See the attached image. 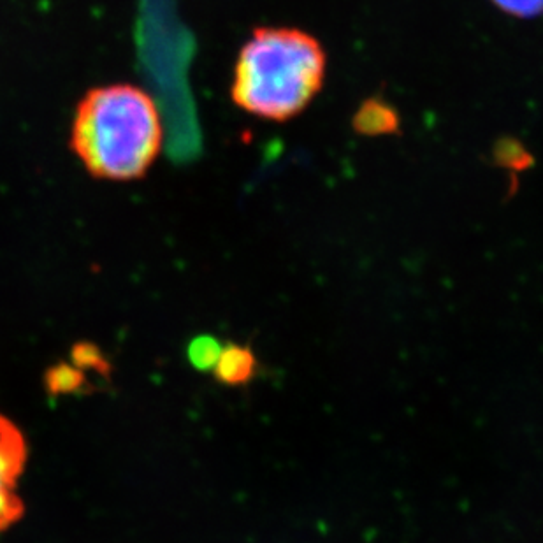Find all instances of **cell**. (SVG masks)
<instances>
[{
  "instance_id": "277c9868",
  "label": "cell",
  "mask_w": 543,
  "mask_h": 543,
  "mask_svg": "<svg viewBox=\"0 0 543 543\" xmlns=\"http://www.w3.org/2000/svg\"><path fill=\"white\" fill-rule=\"evenodd\" d=\"M259 359L254 350L241 343H227L222 347L213 375L227 387H243L259 375Z\"/></svg>"
},
{
  "instance_id": "9c48e42d",
  "label": "cell",
  "mask_w": 543,
  "mask_h": 543,
  "mask_svg": "<svg viewBox=\"0 0 543 543\" xmlns=\"http://www.w3.org/2000/svg\"><path fill=\"white\" fill-rule=\"evenodd\" d=\"M496 8L515 18H536L543 15V0H491Z\"/></svg>"
},
{
  "instance_id": "52a82bcc",
  "label": "cell",
  "mask_w": 543,
  "mask_h": 543,
  "mask_svg": "<svg viewBox=\"0 0 543 543\" xmlns=\"http://www.w3.org/2000/svg\"><path fill=\"white\" fill-rule=\"evenodd\" d=\"M222 343L211 336V334H201L192 338L187 348V357L189 362L199 371H211L217 364L220 352H222Z\"/></svg>"
},
{
  "instance_id": "6da1fadb",
  "label": "cell",
  "mask_w": 543,
  "mask_h": 543,
  "mask_svg": "<svg viewBox=\"0 0 543 543\" xmlns=\"http://www.w3.org/2000/svg\"><path fill=\"white\" fill-rule=\"evenodd\" d=\"M164 145V124L152 95L129 83L94 88L73 118L71 146L88 173L111 181L138 180Z\"/></svg>"
},
{
  "instance_id": "3957f363",
  "label": "cell",
  "mask_w": 543,
  "mask_h": 543,
  "mask_svg": "<svg viewBox=\"0 0 543 543\" xmlns=\"http://www.w3.org/2000/svg\"><path fill=\"white\" fill-rule=\"evenodd\" d=\"M25 457L23 436L0 415V531H6L22 517L23 503L16 496V480L22 475Z\"/></svg>"
},
{
  "instance_id": "ba28073f",
  "label": "cell",
  "mask_w": 543,
  "mask_h": 543,
  "mask_svg": "<svg viewBox=\"0 0 543 543\" xmlns=\"http://www.w3.org/2000/svg\"><path fill=\"white\" fill-rule=\"evenodd\" d=\"M71 359L76 368L83 370L99 371L101 375H109V362L102 355L101 350L95 347L94 343L81 341L78 345H74L71 352Z\"/></svg>"
},
{
  "instance_id": "8992f818",
  "label": "cell",
  "mask_w": 543,
  "mask_h": 543,
  "mask_svg": "<svg viewBox=\"0 0 543 543\" xmlns=\"http://www.w3.org/2000/svg\"><path fill=\"white\" fill-rule=\"evenodd\" d=\"M44 384L51 396H60V394H76L83 391V387L87 384V378L83 375L80 368H76L74 364L67 362H58L55 366H51L50 370L46 371Z\"/></svg>"
},
{
  "instance_id": "5b68a950",
  "label": "cell",
  "mask_w": 543,
  "mask_h": 543,
  "mask_svg": "<svg viewBox=\"0 0 543 543\" xmlns=\"http://www.w3.org/2000/svg\"><path fill=\"white\" fill-rule=\"evenodd\" d=\"M354 127L361 134H387L398 127V116L389 104L373 99L355 115Z\"/></svg>"
},
{
  "instance_id": "7a4b0ae2",
  "label": "cell",
  "mask_w": 543,
  "mask_h": 543,
  "mask_svg": "<svg viewBox=\"0 0 543 543\" xmlns=\"http://www.w3.org/2000/svg\"><path fill=\"white\" fill-rule=\"evenodd\" d=\"M326 69V51L305 30L255 29L239 50L232 74V102L248 115L287 122L319 95Z\"/></svg>"
}]
</instances>
